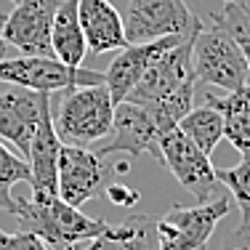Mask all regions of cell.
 I'll return each instance as SVG.
<instances>
[{
    "label": "cell",
    "instance_id": "obj_7",
    "mask_svg": "<svg viewBox=\"0 0 250 250\" xmlns=\"http://www.w3.org/2000/svg\"><path fill=\"white\" fill-rule=\"evenodd\" d=\"M0 83L53 93L83 85H99V83H104V72L85 67H69L53 56H21L19 53V56L0 59Z\"/></svg>",
    "mask_w": 250,
    "mask_h": 250
},
{
    "label": "cell",
    "instance_id": "obj_14",
    "mask_svg": "<svg viewBox=\"0 0 250 250\" xmlns=\"http://www.w3.org/2000/svg\"><path fill=\"white\" fill-rule=\"evenodd\" d=\"M77 16H80L88 53L101 56L128 45L123 16L109 0H77Z\"/></svg>",
    "mask_w": 250,
    "mask_h": 250
},
{
    "label": "cell",
    "instance_id": "obj_13",
    "mask_svg": "<svg viewBox=\"0 0 250 250\" xmlns=\"http://www.w3.org/2000/svg\"><path fill=\"white\" fill-rule=\"evenodd\" d=\"M187 38L189 35H170V38H157V40H149V43H128L125 48H120V53L112 59V64L104 72V85L109 88L112 101L115 104L125 101V96L136 88V83L146 75V69L165 51H170Z\"/></svg>",
    "mask_w": 250,
    "mask_h": 250
},
{
    "label": "cell",
    "instance_id": "obj_10",
    "mask_svg": "<svg viewBox=\"0 0 250 250\" xmlns=\"http://www.w3.org/2000/svg\"><path fill=\"white\" fill-rule=\"evenodd\" d=\"M163 125L154 120V115L146 106L136 104V101H120L115 104V117H112L109 136L99 141V154L109 157V154H128V157H149L160 160V136H163Z\"/></svg>",
    "mask_w": 250,
    "mask_h": 250
},
{
    "label": "cell",
    "instance_id": "obj_2",
    "mask_svg": "<svg viewBox=\"0 0 250 250\" xmlns=\"http://www.w3.org/2000/svg\"><path fill=\"white\" fill-rule=\"evenodd\" d=\"M14 216L21 231L40 237L51 250L88 242L106 229V221L85 216L80 208L69 205L59 194L43 192V189H32L29 197L16 200Z\"/></svg>",
    "mask_w": 250,
    "mask_h": 250
},
{
    "label": "cell",
    "instance_id": "obj_11",
    "mask_svg": "<svg viewBox=\"0 0 250 250\" xmlns=\"http://www.w3.org/2000/svg\"><path fill=\"white\" fill-rule=\"evenodd\" d=\"M62 0H19L3 21V38L21 56H53L51 27Z\"/></svg>",
    "mask_w": 250,
    "mask_h": 250
},
{
    "label": "cell",
    "instance_id": "obj_8",
    "mask_svg": "<svg viewBox=\"0 0 250 250\" xmlns=\"http://www.w3.org/2000/svg\"><path fill=\"white\" fill-rule=\"evenodd\" d=\"M160 163L173 173V178L189 194L197 197V202L218 197L224 187L216 176L210 154H205L197 144H192L178 125L160 136Z\"/></svg>",
    "mask_w": 250,
    "mask_h": 250
},
{
    "label": "cell",
    "instance_id": "obj_6",
    "mask_svg": "<svg viewBox=\"0 0 250 250\" xmlns=\"http://www.w3.org/2000/svg\"><path fill=\"white\" fill-rule=\"evenodd\" d=\"M229 210L231 202L221 194L192 208L173 205L165 216L154 221L160 250H205L216 226L221 224V218L229 216Z\"/></svg>",
    "mask_w": 250,
    "mask_h": 250
},
{
    "label": "cell",
    "instance_id": "obj_28",
    "mask_svg": "<svg viewBox=\"0 0 250 250\" xmlns=\"http://www.w3.org/2000/svg\"><path fill=\"white\" fill-rule=\"evenodd\" d=\"M242 8H245V11H248V14H250V0H248V3H245V5H242Z\"/></svg>",
    "mask_w": 250,
    "mask_h": 250
},
{
    "label": "cell",
    "instance_id": "obj_27",
    "mask_svg": "<svg viewBox=\"0 0 250 250\" xmlns=\"http://www.w3.org/2000/svg\"><path fill=\"white\" fill-rule=\"evenodd\" d=\"M59 250H77V245H67V248H59Z\"/></svg>",
    "mask_w": 250,
    "mask_h": 250
},
{
    "label": "cell",
    "instance_id": "obj_21",
    "mask_svg": "<svg viewBox=\"0 0 250 250\" xmlns=\"http://www.w3.org/2000/svg\"><path fill=\"white\" fill-rule=\"evenodd\" d=\"M216 176L240 205L242 224H250V154H242V160L231 168H216Z\"/></svg>",
    "mask_w": 250,
    "mask_h": 250
},
{
    "label": "cell",
    "instance_id": "obj_24",
    "mask_svg": "<svg viewBox=\"0 0 250 250\" xmlns=\"http://www.w3.org/2000/svg\"><path fill=\"white\" fill-rule=\"evenodd\" d=\"M216 250H250V224H240L221 240Z\"/></svg>",
    "mask_w": 250,
    "mask_h": 250
},
{
    "label": "cell",
    "instance_id": "obj_1",
    "mask_svg": "<svg viewBox=\"0 0 250 250\" xmlns=\"http://www.w3.org/2000/svg\"><path fill=\"white\" fill-rule=\"evenodd\" d=\"M192 40L194 35H189L187 40L165 51L125 96L128 101L146 106L163 130L176 128L178 120L194 106L197 77L192 67Z\"/></svg>",
    "mask_w": 250,
    "mask_h": 250
},
{
    "label": "cell",
    "instance_id": "obj_20",
    "mask_svg": "<svg viewBox=\"0 0 250 250\" xmlns=\"http://www.w3.org/2000/svg\"><path fill=\"white\" fill-rule=\"evenodd\" d=\"M19 181L32 184V170H29V163L24 157H19L16 152H11L8 146L0 141V210L11 213L14 216L16 200L11 194V189Z\"/></svg>",
    "mask_w": 250,
    "mask_h": 250
},
{
    "label": "cell",
    "instance_id": "obj_29",
    "mask_svg": "<svg viewBox=\"0 0 250 250\" xmlns=\"http://www.w3.org/2000/svg\"><path fill=\"white\" fill-rule=\"evenodd\" d=\"M11 3H14V5H16V3H19V0H11Z\"/></svg>",
    "mask_w": 250,
    "mask_h": 250
},
{
    "label": "cell",
    "instance_id": "obj_17",
    "mask_svg": "<svg viewBox=\"0 0 250 250\" xmlns=\"http://www.w3.org/2000/svg\"><path fill=\"white\" fill-rule=\"evenodd\" d=\"M205 104L221 112L224 117V139L240 154H250V83L237 91H226V96H216L208 91Z\"/></svg>",
    "mask_w": 250,
    "mask_h": 250
},
{
    "label": "cell",
    "instance_id": "obj_15",
    "mask_svg": "<svg viewBox=\"0 0 250 250\" xmlns=\"http://www.w3.org/2000/svg\"><path fill=\"white\" fill-rule=\"evenodd\" d=\"M59 149H62V141L56 136L53 128V112L51 106H45L40 123L35 128L32 144L27 152V163L32 170V189H43V192L59 194L56 192V168H59Z\"/></svg>",
    "mask_w": 250,
    "mask_h": 250
},
{
    "label": "cell",
    "instance_id": "obj_12",
    "mask_svg": "<svg viewBox=\"0 0 250 250\" xmlns=\"http://www.w3.org/2000/svg\"><path fill=\"white\" fill-rule=\"evenodd\" d=\"M45 106H51V93L45 91L8 85V91L0 93V139L14 146L19 157L27 160L35 128Z\"/></svg>",
    "mask_w": 250,
    "mask_h": 250
},
{
    "label": "cell",
    "instance_id": "obj_4",
    "mask_svg": "<svg viewBox=\"0 0 250 250\" xmlns=\"http://www.w3.org/2000/svg\"><path fill=\"white\" fill-rule=\"evenodd\" d=\"M115 101L104 83L99 85L69 88L53 112V128L62 144L69 146H91L109 136Z\"/></svg>",
    "mask_w": 250,
    "mask_h": 250
},
{
    "label": "cell",
    "instance_id": "obj_25",
    "mask_svg": "<svg viewBox=\"0 0 250 250\" xmlns=\"http://www.w3.org/2000/svg\"><path fill=\"white\" fill-rule=\"evenodd\" d=\"M3 21H5V16L0 14V59H8V51H11V45L5 43V38H3Z\"/></svg>",
    "mask_w": 250,
    "mask_h": 250
},
{
    "label": "cell",
    "instance_id": "obj_22",
    "mask_svg": "<svg viewBox=\"0 0 250 250\" xmlns=\"http://www.w3.org/2000/svg\"><path fill=\"white\" fill-rule=\"evenodd\" d=\"M0 250H51L45 245L40 237L29 234V231H14V234H8V231L0 229Z\"/></svg>",
    "mask_w": 250,
    "mask_h": 250
},
{
    "label": "cell",
    "instance_id": "obj_23",
    "mask_svg": "<svg viewBox=\"0 0 250 250\" xmlns=\"http://www.w3.org/2000/svg\"><path fill=\"white\" fill-rule=\"evenodd\" d=\"M104 194H106V200H109L112 205H117V208H133L141 197L136 189L125 187V184H120V181H109L106 189H104Z\"/></svg>",
    "mask_w": 250,
    "mask_h": 250
},
{
    "label": "cell",
    "instance_id": "obj_26",
    "mask_svg": "<svg viewBox=\"0 0 250 250\" xmlns=\"http://www.w3.org/2000/svg\"><path fill=\"white\" fill-rule=\"evenodd\" d=\"M248 0H224V5H245Z\"/></svg>",
    "mask_w": 250,
    "mask_h": 250
},
{
    "label": "cell",
    "instance_id": "obj_5",
    "mask_svg": "<svg viewBox=\"0 0 250 250\" xmlns=\"http://www.w3.org/2000/svg\"><path fill=\"white\" fill-rule=\"evenodd\" d=\"M115 173H128V163L109 165L96 149L62 144L56 168V192L69 205L80 208L83 202L99 197Z\"/></svg>",
    "mask_w": 250,
    "mask_h": 250
},
{
    "label": "cell",
    "instance_id": "obj_18",
    "mask_svg": "<svg viewBox=\"0 0 250 250\" xmlns=\"http://www.w3.org/2000/svg\"><path fill=\"white\" fill-rule=\"evenodd\" d=\"M51 51L53 59H59L62 64L83 67L88 45L80 27V16H77V0H62L59 3L51 27Z\"/></svg>",
    "mask_w": 250,
    "mask_h": 250
},
{
    "label": "cell",
    "instance_id": "obj_16",
    "mask_svg": "<svg viewBox=\"0 0 250 250\" xmlns=\"http://www.w3.org/2000/svg\"><path fill=\"white\" fill-rule=\"evenodd\" d=\"M154 221V216H130L123 224H106L93 240L77 242V250H160Z\"/></svg>",
    "mask_w": 250,
    "mask_h": 250
},
{
    "label": "cell",
    "instance_id": "obj_9",
    "mask_svg": "<svg viewBox=\"0 0 250 250\" xmlns=\"http://www.w3.org/2000/svg\"><path fill=\"white\" fill-rule=\"evenodd\" d=\"M123 27L128 43H149L170 35H192L202 21L189 11L187 0H128Z\"/></svg>",
    "mask_w": 250,
    "mask_h": 250
},
{
    "label": "cell",
    "instance_id": "obj_19",
    "mask_svg": "<svg viewBox=\"0 0 250 250\" xmlns=\"http://www.w3.org/2000/svg\"><path fill=\"white\" fill-rule=\"evenodd\" d=\"M178 128L187 136L192 144H197L205 154H213V149L218 146V141L224 139V117L218 109H213L210 104L189 109L187 115L178 120Z\"/></svg>",
    "mask_w": 250,
    "mask_h": 250
},
{
    "label": "cell",
    "instance_id": "obj_3",
    "mask_svg": "<svg viewBox=\"0 0 250 250\" xmlns=\"http://www.w3.org/2000/svg\"><path fill=\"white\" fill-rule=\"evenodd\" d=\"M192 67L197 83L208 88L237 91L250 83L245 51L216 16H210V24H202L194 32Z\"/></svg>",
    "mask_w": 250,
    "mask_h": 250
}]
</instances>
